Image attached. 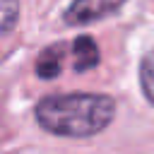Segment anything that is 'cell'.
Listing matches in <instances>:
<instances>
[{
  "label": "cell",
  "instance_id": "3",
  "mask_svg": "<svg viewBox=\"0 0 154 154\" xmlns=\"http://www.w3.org/2000/svg\"><path fill=\"white\" fill-rule=\"evenodd\" d=\"M67 46H48L46 51H41L38 60H36V72L41 79H53L60 75L63 70V55H65Z\"/></svg>",
  "mask_w": 154,
  "mask_h": 154
},
{
  "label": "cell",
  "instance_id": "5",
  "mask_svg": "<svg viewBox=\"0 0 154 154\" xmlns=\"http://www.w3.org/2000/svg\"><path fill=\"white\" fill-rule=\"evenodd\" d=\"M19 17V2L17 0H0V36L10 34Z\"/></svg>",
  "mask_w": 154,
  "mask_h": 154
},
{
  "label": "cell",
  "instance_id": "2",
  "mask_svg": "<svg viewBox=\"0 0 154 154\" xmlns=\"http://www.w3.org/2000/svg\"><path fill=\"white\" fill-rule=\"evenodd\" d=\"M125 0H75L67 12H65V22L67 24H89L96 22L111 12H116Z\"/></svg>",
  "mask_w": 154,
  "mask_h": 154
},
{
  "label": "cell",
  "instance_id": "6",
  "mask_svg": "<svg viewBox=\"0 0 154 154\" xmlns=\"http://www.w3.org/2000/svg\"><path fill=\"white\" fill-rule=\"evenodd\" d=\"M140 82H142L144 96L154 103V51H149L140 65Z\"/></svg>",
  "mask_w": 154,
  "mask_h": 154
},
{
  "label": "cell",
  "instance_id": "1",
  "mask_svg": "<svg viewBox=\"0 0 154 154\" xmlns=\"http://www.w3.org/2000/svg\"><path fill=\"white\" fill-rule=\"evenodd\" d=\"M116 113V101L106 94H55L36 106L43 130L60 137H89L101 132Z\"/></svg>",
  "mask_w": 154,
  "mask_h": 154
},
{
  "label": "cell",
  "instance_id": "4",
  "mask_svg": "<svg viewBox=\"0 0 154 154\" xmlns=\"http://www.w3.org/2000/svg\"><path fill=\"white\" fill-rule=\"evenodd\" d=\"M72 55H75V70L77 72L91 70L99 63V48H96L91 36H77L72 43Z\"/></svg>",
  "mask_w": 154,
  "mask_h": 154
}]
</instances>
